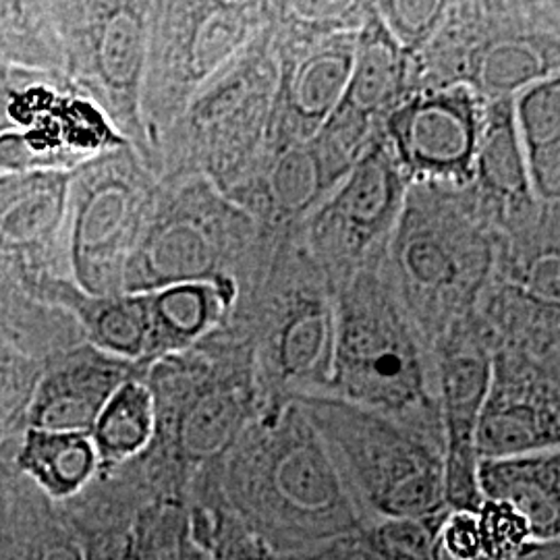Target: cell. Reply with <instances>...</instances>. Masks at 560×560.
<instances>
[{
	"label": "cell",
	"instance_id": "11",
	"mask_svg": "<svg viewBox=\"0 0 560 560\" xmlns=\"http://www.w3.org/2000/svg\"><path fill=\"white\" fill-rule=\"evenodd\" d=\"M353 55L355 42L326 44L305 55L287 75V120L303 143L314 140L337 110L351 78Z\"/></svg>",
	"mask_w": 560,
	"mask_h": 560
},
{
	"label": "cell",
	"instance_id": "20",
	"mask_svg": "<svg viewBox=\"0 0 560 560\" xmlns=\"http://www.w3.org/2000/svg\"><path fill=\"white\" fill-rule=\"evenodd\" d=\"M335 351V312L318 300L291 307L279 337V365L284 378L330 374Z\"/></svg>",
	"mask_w": 560,
	"mask_h": 560
},
{
	"label": "cell",
	"instance_id": "5",
	"mask_svg": "<svg viewBox=\"0 0 560 560\" xmlns=\"http://www.w3.org/2000/svg\"><path fill=\"white\" fill-rule=\"evenodd\" d=\"M268 490L280 517L312 529L349 520L337 463L312 425L291 413L270 451Z\"/></svg>",
	"mask_w": 560,
	"mask_h": 560
},
{
	"label": "cell",
	"instance_id": "31",
	"mask_svg": "<svg viewBox=\"0 0 560 560\" xmlns=\"http://www.w3.org/2000/svg\"><path fill=\"white\" fill-rule=\"evenodd\" d=\"M115 560H156V557H154L152 544L145 541L141 534H136L122 546V550Z\"/></svg>",
	"mask_w": 560,
	"mask_h": 560
},
{
	"label": "cell",
	"instance_id": "12",
	"mask_svg": "<svg viewBox=\"0 0 560 560\" xmlns=\"http://www.w3.org/2000/svg\"><path fill=\"white\" fill-rule=\"evenodd\" d=\"M559 448V409L552 402L523 399L517 393H488L481 409L478 459H509Z\"/></svg>",
	"mask_w": 560,
	"mask_h": 560
},
{
	"label": "cell",
	"instance_id": "33",
	"mask_svg": "<svg viewBox=\"0 0 560 560\" xmlns=\"http://www.w3.org/2000/svg\"><path fill=\"white\" fill-rule=\"evenodd\" d=\"M229 560H270L261 550H256V548H240V550H233V555H231V559Z\"/></svg>",
	"mask_w": 560,
	"mask_h": 560
},
{
	"label": "cell",
	"instance_id": "23",
	"mask_svg": "<svg viewBox=\"0 0 560 560\" xmlns=\"http://www.w3.org/2000/svg\"><path fill=\"white\" fill-rule=\"evenodd\" d=\"M544 78H550V65L534 42H497L486 50L478 65V80L483 92L499 101L520 94Z\"/></svg>",
	"mask_w": 560,
	"mask_h": 560
},
{
	"label": "cell",
	"instance_id": "34",
	"mask_svg": "<svg viewBox=\"0 0 560 560\" xmlns=\"http://www.w3.org/2000/svg\"><path fill=\"white\" fill-rule=\"evenodd\" d=\"M85 560H94V559H85Z\"/></svg>",
	"mask_w": 560,
	"mask_h": 560
},
{
	"label": "cell",
	"instance_id": "29",
	"mask_svg": "<svg viewBox=\"0 0 560 560\" xmlns=\"http://www.w3.org/2000/svg\"><path fill=\"white\" fill-rule=\"evenodd\" d=\"M532 291H536L546 301L559 303V258L548 256L536 266L532 275Z\"/></svg>",
	"mask_w": 560,
	"mask_h": 560
},
{
	"label": "cell",
	"instance_id": "4",
	"mask_svg": "<svg viewBox=\"0 0 560 560\" xmlns=\"http://www.w3.org/2000/svg\"><path fill=\"white\" fill-rule=\"evenodd\" d=\"M340 444L353 463L363 492L386 521H428L444 502L442 460L397 428L365 413L340 418Z\"/></svg>",
	"mask_w": 560,
	"mask_h": 560
},
{
	"label": "cell",
	"instance_id": "8",
	"mask_svg": "<svg viewBox=\"0 0 560 560\" xmlns=\"http://www.w3.org/2000/svg\"><path fill=\"white\" fill-rule=\"evenodd\" d=\"M125 361L102 351H85L42 381L32 402V428L57 432H90L102 407L122 382Z\"/></svg>",
	"mask_w": 560,
	"mask_h": 560
},
{
	"label": "cell",
	"instance_id": "13",
	"mask_svg": "<svg viewBox=\"0 0 560 560\" xmlns=\"http://www.w3.org/2000/svg\"><path fill=\"white\" fill-rule=\"evenodd\" d=\"M152 316V358L196 342L221 320L231 301L224 280H198L143 291Z\"/></svg>",
	"mask_w": 560,
	"mask_h": 560
},
{
	"label": "cell",
	"instance_id": "6",
	"mask_svg": "<svg viewBox=\"0 0 560 560\" xmlns=\"http://www.w3.org/2000/svg\"><path fill=\"white\" fill-rule=\"evenodd\" d=\"M492 381V363L480 351H455L442 361V421L446 439L442 483L444 502L451 511H476L483 502L478 486L480 459L476 434Z\"/></svg>",
	"mask_w": 560,
	"mask_h": 560
},
{
	"label": "cell",
	"instance_id": "30",
	"mask_svg": "<svg viewBox=\"0 0 560 560\" xmlns=\"http://www.w3.org/2000/svg\"><path fill=\"white\" fill-rule=\"evenodd\" d=\"M509 560H560V541H532Z\"/></svg>",
	"mask_w": 560,
	"mask_h": 560
},
{
	"label": "cell",
	"instance_id": "21",
	"mask_svg": "<svg viewBox=\"0 0 560 560\" xmlns=\"http://www.w3.org/2000/svg\"><path fill=\"white\" fill-rule=\"evenodd\" d=\"M490 117H483L478 173L501 194H523L529 189L520 133L513 117V98L499 101Z\"/></svg>",
	"mask_w": 560,
	"mask_h": 560
},
{
	"label": "cell",
	"instance_id": "26",
	"mask_svg": "<svg viewBox=\"0 0 560 560\" xmlns=\"http://www.w3.org/2000/svg\"><path fill=\"white\" fill-rule=\"evenodd\" d=\"M386 34L405 52L420 50L436 34L446 15L444 2H381L374 9Z\"/></svg>",
	"mask_w": 560,
	"mask_h": 560
},
{
	"label": "cell",
	"instance_id": "1",
	"mask_svg": "<svg viewBox=\"0 0 560 560\" xmlns=\"http://www.w3.org/2000/svg\"><path fill=\"white\" fill-rule=\"evenodd\" d=\"M328 381L358 409L405 411L425 400L416 340L381 282L361 272L335 312Z\"/></svg>",
	"mask_w": 560,
	"mask_h": 560
},
{
	"label": "cell",
	"instance_id": "25",
	"mask_svg": "<svg viewBox=\"0 0 560 560\" xmlns=\"http://www.w3.org/2000/svg\"><path fill=\"white\" fill-rule=\"evenodd\" d=\"M332 180L314 143L305 141L282 154L275 166L270 187L279 208L295 212L316 200V196Z\"/></svg>",
	"mask_w": 560,
	"mask_h": 560
},
{
	"label": "cell",
	"instance_id": "10",
	"mask_svg": "<svg viewBox=\"0 0 560 560\" xmlns=\"http://www.w3.org/2000/svg\"><path fill=\"white\" fill-rule=\"evenodd\" d=\"M478 486L483 501L502 502L520 513L529 525L534 541L559 540V448L480 460Z\"/></svg>",
	"mask_w": 560,
	"mask_h": 560
},
{
	"label": "cell",
	"instance_id": "17",
	"mask_svg": "<svg viewBox=\"0 0 560 560\" xmlns=\"http://www.w3.org/2000/svg\"><path fill=\"white\" fill-rule=\"evenodd\" d=\"M154 430V395L145 384L129 378L106 400L90 436L101 463L117 465L140 455L152 441Z\"/></svg>",
	"mask_w": 560,
	"mask_h": 560
},
{
	"label": "cell",
	"instance_id": "32",
	"mask_svg": "<svg viewBox=\"0 0 560 560\" xmlns=\"http://www.w3.org/2000/svg\"><path fill=\"white\" fill-rule=\"evenodd\" d=\"M44 560H85L78 548L73 546H65V548H55V552H50Z\"/></svg>",
	"mask_w": 560,
	"mask_h": 560
},
{
	"label": "cell",
	"instance_id": "14",
	"mask_svg": "<svg viewBox=\"0 0 560 560\" xmlns=\"http://www.w3.org/2000/svg\"><path fill=\"white\" fill-rule=\"evenodd\" d=\"M399 264L411 289L423 295H451L471 284L476 264H469L465 237L457 229H442L428 221L407 224L400 231Z\"/></svg>",
	"mask_w": 560,
	"mask_h": 560
},
{
	"label": "cell",
	"instance_id": "3",
	"mask_svg": "<svg viewBox=\"0 0 560 560\" xmlns=\"http://www.w3.org/2000/svg\"><path fill=\"white\" fill-rule=\"evenodd\" d=\"M145 210V187L119 164L104 162L81 179L71 256L83 293H122L127 266L141 240Z\"/></svg>",
	"mask_w": 560,
	"mask_h": 560
},
{
	"label": "cell",
	"instance_id": "35",
	"mask_svg": "<svg viewBox=\"0 0 560 560\" xmlns=\"http://www.w3.org/2000/svg\"><path fill=\"white\" fill-rule=\"evenodd\" d=\"M196 560H203V559H196Z\"/></svg>",
	"mask_w": 560,
	"mask_h": 560
},
{
	"label": "cell",
	"instance_id": "16",
	"mask_svg": "<svg viewBox=\"0 0 560 560\" xmlns=\"http://www.w3.org/2000/svg\"><path fill=\"white\" fill-rule=\"evenodd\" d=\"M20 467L55 499L78 494L92 480L101 459L90 432L32 428L25 434Z\"/></svg>",
	"mask_w": 560,
	"mask_h": 560
},
{
	"label": "cell",
	"instance_id": "27",
	"mask_svg": "<svg viewBox=\"0 0 560 560\" xmlns=\"http://www.w3.org/2000/svg\"><path fill=\"white\" fill-rule=\"evenodd\" d=\"M432 560H492L476 511H448L432 534Z\"/></svg>",
	"mask_w": 560,
	"mask_h": 560
},
{
	"label": "cell",
	"instance_id": "19",
	"mask_svg": "<svg viewBox=\"0 0 560 560\" xmlns=\"http://www.w3.org/2000/svg\"><path fill=\"white\" fill-rule=\"evenodd\" d=\"M67 201L62 177H32L0 191V245L23 247L59 226Z\"/></svg>",
	"mask_w": 560,
	"mask_h": 560
},
{
	"label": "cell",
	"instance_id": "24",
	"mask_svg": "<svg viewBox=\"0 0 560 560\" xmlns=\"http://www.w3.org/2000/svg\"><path fill=\"white\" fill-rule=\"evenodd\" d=\"M513 117L523 156L560 145L559 78H544L520 92L513 101Z\"/></svg>",
	"mask_w": 560,
	"mask_h": 560
},
{
	"label": "cell",
	"instance_id": "7",
	"mask_svg": "<svg viewBox=\"0 0 560 560\" xmlns=\"http://www.w3.org/2000/svg\"><path fill=\"white\" fill-rule=\"evenodd\" d=\"M402 212V175L384 143L363 150L324 206L316 231L347 252H360L386 235Z\"/></svg>",
	"mask_w": 560,
	"mask_h": 560
},
{
	"label": "cell",
	"instance_id": "2",
	"mask_svg": "<svg viewBox=\"0 0 560 560\" xmlns=\"http://www.w3.org/2000/svg\"><path fill=\"white\" fill-rule=\"evenodd\" d=\"M483 117L465 83L425 90L386 117L388 150L416 179L463 185L478 175Z\"/></svg>",
	"mask_w": 560,
	"mask_h": 560
},
{
	"label": "cell",
	"instance_id": "22",
	"mask_svg": "<svg viewBox=\"0 0 560 560\" xmlns=\"http://www.w3.org/2000/svg\"><path fill=\"white\" fill-rule=\"evenodd\" d=\"M145 62V23L136 9H119L102 25L98 69L115 92L133 94Z\"/></svg>",
	"mask_w": 560,
	"mask_h": 560
},
{
	"label": "cell",
	"instance_id": "15",
	"mask_svg": "<svg viewBox=\"0 0 560 560\" xmlns=\"http://www.w3.org/2000/svg\"><path fill=\"white\" fill-rule=\"evenodd\" d=\"M65 293V291H62ZM96 349L120 361L152 358V316L145 293H65Z\"/></svg>",
	"mask_w": 560,
	"mask_h": 560
},
{
	"label": "cell",
	"instance_id": "28",
	"mask_svg": "<svg viewBox=\"0 0 560 560\" xmlns=\"http://www.w3.org/2000/svg\"><path fill=\"white\" fill-rule=\"evenodd\" d=\"M247 23L240 11L224 9L214 11L203 21L194 38V67L198 73L212 71L221 60L226 59L243 40Z\"/></svg>",
	"mask_w": 560,
	"mask_h": 560
},
{
	"label": "cell",
	"instance_id": "18",
	"mask_svg": "<svg viewBox=\"0 0 560 560\" xmlns=\"http://www.w3.org/2000/svg\"><path fill=\"white\" fill-rule=\"evenodd\" d=\"M247 420V400L233 386L203 390L180 416L177 439L180 453L191 460L222 455L237 441Z\"/></svg>",
	"mask_w": 560,
	"mask_h": 560
},
{
	"label": "cell",
	"instance_id": "9",
	"mask_svg": "<svg viewBox=\"0 0 560 560\" xmlns=\"http://www.w3.org/2000/svg\"><path fill=\"white\" fill-rule=\"evenodd\" d=\"M219 249L206 229L187 217L154 224L141 237L122 280V293L156 291L171 284L221 280Z\"/></svg>",
	"mask_w": 560,
	"mask_h": 560
}]
</instances>
